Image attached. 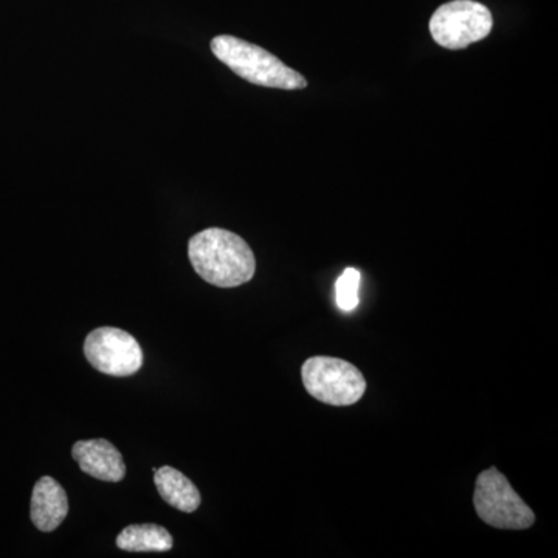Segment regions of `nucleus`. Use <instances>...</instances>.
<instances>
[{"label": "nucleus", "instance_id": "obj_1", "mask_svg": "<svg viewBox=\"0 0 558 558\" xmlns=\"http://www.w3.org/2000/svg\"><path fill=\"white\" fill-rule=\"evenodd\" d=\"M194 270L216 288L231 289L255 277L256 259L247 242L223 229H208L189 242Z\"/></svg>", "mask_w": 558, "mask_h": 558}, {"label": "nucleus", "instance_id": "obj_2", "mask_svg": "<svg viewBox=\"0 0 558 558\" xmlns=\"http://www.w3.org/2000/svg\"><path fill=\"white\" fill-rule=\"evenodd\" d=\"M211 51L238 76L256 86L282 90H300L307 87V81L301 73L279 61L270 51L260 49L247 40L230 35L216 36L211 40Z\"/></svg>", "mask_w": 558, "mask_h": 558}, {"label": "nucleus", "instance_id": "obj_3", "mask_svg": "<svg viewBox=\"0 0 558 558\" xmlns=\"http://www.w3.org/2000/svg\"><path fill=\"white\" fill-rule=\"evenodd\" d=\"M301 379L312 398L332 407L354 405L368 387L357 366L328 355L307 359L301 366Z\"/></svg>", "mask_w": 558, "mask_h": 558}, {"label": "nucleus", "instance_id": "obj_4", "mask_svg": "<svg viewBox=\"0 0 558 558\" xmlns=\"http://www.w3.org/2000/svg\"><path fill=\"white\" fill-rule=\"evenodd\" d=\"M473 506L484 523L505 531H526L535 523L534 510L513 490L497 468L484 470L476 478Z\"/></svg>", "mask_w": 558, "mask_h": 558}, {"label": "nucleus", "instance_id": "obj_5", "mask_svg": "<svg viewBox=\"0 0 558 558\" xmlns=\"http://www.w3.org/2000/svg\"><path fill=\"white\" fill-rule=\"evenodd\" d=\"M494 17L490 10L475 0L444 3L429 20V33L444 49L461 50L490 35Z\"/></svg>", "mask_w": 558, "mask_h": 558}, {"label": "nucleus", "instance_id": "obj_6", "mask_svg": "<svg viewBox=\"0 0 558 558\" xmlns=\"http://www.w3.org/2000/svg\"><path fill=\"white\" fill-rule=\"evenodd\" d=\"M84 355L95 369L113 377H130L143 365L140 343L126 330L98 328L84 341Z\"/></svg>", "mask_w": 558, "mask_h": 558}, {"label": "nucleus", "instance_id": "obj_7", "mask_svg": "<svg viewBox=\"0 0 558 558\" xmlns=\"http://www.w3.org/2000/svg\"><path fill=\"white\" fill-rule=\"evenodd\" d=\"M72 454L80 469L92 478L119 483L126 475L124 459L109 440H78L73 446Z\"/></svg>", "mask_w": 558, "mask_h": 558}, {"label": "nucleus", "instance_id": "obj_8", "mask_svg": "<svg viewBox=\"0 0 558 558\" xmlns=\"http://www.w3.org/2000/svg\"><path fill=\"white\" fill-rule=\"evenodd\" d=\"M69 513V499L64 487L51 476H43L35 484L32 495L31 517L40 532H51L61 526Z\"/></svg>", "mask_w": 558, "mask_h": 558}, {"label": "nucleus", "instance_id": "obj_9", "mask_svg": "<svg viewBox=\"0 0 558 558\" xmlns=\"http://www.w3.org/2000/svg\"><path fill=\"white\" fill-rule=\"evenodd\" d=\"M154 483L160 497L172 508L186 513L199 509L202 501L199 488L178 469L163 465L154 470Z\"/></svg>", "mask_w": 558, "mask_h": 558}, {"label": "nucleus", "instance_id": "obj_10", "mask_svg": "<svg viewBox=\"0 0 558 558\" xmlns=\"http://www.w3.org/2000/svg\"><path fill=\"white\" fill-rule=\"evenodd\" d=\"M172 545L170 532L159 524H131L117 537V546L128 553H167Z\"/></svg>", "mask_w": 558, "mask_h": 558}, {"label": "nucleus", "instance_id": "obj_11", "mask_svg": "<svg viewBox=\"0 0 558 558\" xmlns=\"http://www.w3.org/2000/svg\"><path fill=\"white\" fill-rule=\"evenodd\" d=\"M359 286H360V271L354 267H349L337 279L336 296L337 306L341 311L351 312L359 306Z\"/></svg>", "mask_w": 558, "mask_h": 558}]
</instances>
